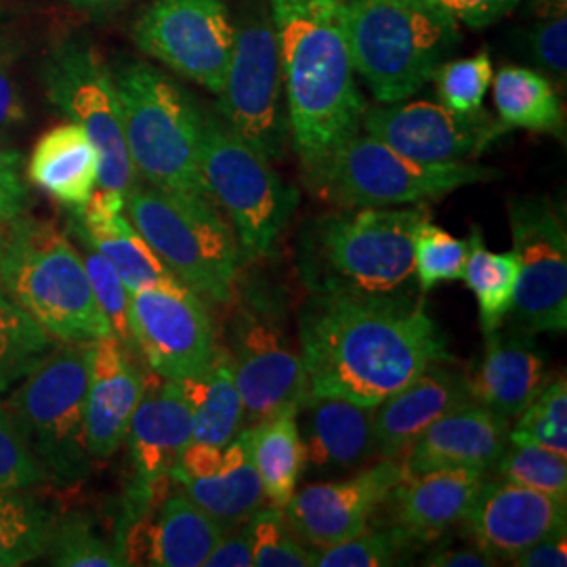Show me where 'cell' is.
Instances as JSON below:
<instances>
[{
    "mask_svg": "<svg viewBox=\"0 0 567 567\" xmlns=\"http://www.w3.org/2000/svg\"><path fill=\"white\" fill-rule=\"evenodd\" d=\"M225 349L243 398L244 426L301 404L309 391L303 360L288 334L282 295L271 284L252 280L244 286Z\"/></svg>",
    "mask_w": 567,
    "mask_h": 567,
    "instance_id": "30bf717a",
    "label": "cell"
},
{
    "mask_svg": "<svg viewBox=\"0 0 567 567\" xmlns=\"http://www.w3.org/2000/svg\"><path fill=\"white\" fill-rule=\"evenodd\" d=\"M305 450V465L324 471H347L377 456L374 405L309 393L295 408Z\"/></svg>",
    "mask_w": 567,
    "mask_h": 567,
    "instance_id": "d4e9b609",
    "label": "cell"
},
{
    "mask_svg": "<svg viewBox=\"0 0 567 567\" xmlns=\"http://www.w3.org/2000/svg\"><path fill=\"white\" fill-rule=\"evenodd\" d=\"M501 177L498 168L484 164L419 163L360 131L330 156L309 187L343 208L408 206Z\"/></svg>",
    "mask_w": 567,
    "mask_h": 567,
    "instance_id": "8fae6325",
    "label": "cell"
},
{
    "mask_svg": "<svg viewBox=\"0 0 567 567\" xmlns=\"http://www.w3.org/2000/svg\"><path fill=\"white\" fill-rule=\"evenodd\" d=\"M28 179L65 208L79 210L100 183V152L79 124L65 122L34 145Z\"/></svg>",
    "mask_w": 567,
    "mask_h": 567,
    "instance_id": "f1b7e54d",
    "label": "cell"
},
{
    "mask_svg": "<svg viewBox=\"0 0 567 567\" xmlns=\"http://www.w3.org/2000/svg\"><path fill=\"white\" fill-rule=\"evenodd\" d=\"M91 343L60 341L7 400L23 444L55 486H79L91 473L93 461L86 452Z\"/></svg>",
    "mask_w": 567,
    "mask_h": 567,
    "instance_id": "ba28073f",
    "label": "cell"
},
{
    "mask_svg": "<svg viewBox=\"0 0 567 567\" xmlns=\"http://www.w3.org/2000/svg\"><path fill=\"white\" fill-rule=\"evenodd\" d=\"M486 473L475 468H437L405 475L391 489L393 526L402 527L419 545L440 540L465 519Z\"/></svg>",
    "mask_w": 567,
    "mask_h": 567,
    "instance_id": "4316f807",
    "label": "cell"
},
{
    "mask_svg": "<svg viewBox=\"0 0 567 567\" xmlns=\"http://www.w3.org/2000/svg\"><path fill=\"white\" fill-rule=\"evenodd\" d=\"M0 288L55 339L112 334L84 271L81 250L60 227L21 215L0 257Z\"/></svg>",
    "mask_w": 567,
    "mask_h": 567,
    "instance_id": "52a82bcc",
    "label": "cell"
},
{
    "mask_svg": "<svg viewBox=\"0 0 567 567\" xmlns=\"http://www.w3.org/2000/svg\"><path fill=\"white\" fill-rule=\"evenodd\" d=\"M429 217L412 208L362 206L326 213L305 225L297 265L309 295H412L414 234Z\"/></svg>",
    "mask_w": 567,
    "mask_h": 567,
    "instance_id": "3957f363",
    "label": "cell"
},
{
    "mask_svg": "<svg viewBox=\"0 0 567 567\" xmlns=\"http://www.w3.org/2000/svg\"><path fill=\"white\" fill-rule=\"evenodd\" d=\"M55 515L32 489L0 492V567L25 566L42 557Z\"/></svg>",
    "mask_w": 567,
    "mask_h": 567,
    "instance_id": "e575fe53",
    "label": "cell"
},
{
    "mask_svg": "<svg viewBox=\"0 0 567 567\" xmlns=\"http://www.w3.org/2000/svg\"><path fill=\"white\" fill-rule=\"evenodd\" d=\"M72 9L82 11V13H91V16H107L114 13L122 7L131 4L133 0H65Z\"/></svg>",
    "mask_w": 567,
    "mask_h": 567,
    "instance_id": "db71d44e",
    "label": "cell"
},
{
    "mask_svg": "<svg viewBox=\"0 0 567 567\" xmlns=\"http://www.w3.org/2000/svg\"><path fill=\"white\" fill-rule=\"evenodd\" d=\"M547 358L534 343V337L508 324L486 334L482 362L466 374L468 391L475 404L492 412L517 419L538 393L548 385Z\"/></svg>",
    "mask_w": 567,
    "mask_h": 567,
    "instance_id": "cb8c5ba5",
    "label": "cell"
},
{
    "mask_svg": "<svg viewBox=\"0 0 567 567\" xmlns=\"http://www.w3.org/2000/svg\"><path fill=\"white\" fill-rule=\"evenodd\" d=\"M511 564L517 567H566L567 566V538L564 534L548 536L545 540L532 545L511 559Z\"/></svg>",
    "mask_w": 567,
    "mask_h": 567,
    "instance_id": "f907efd6",
    "label": "cell"
},
{
    "mask_svg": "<svg viewBox=\"0 0 567 567\" xmlns=\"http://www.w3.org/2000/svg\"><path fill=\"white\" fill-rule=\"evenodd\" d=\"M465 264L466 243L425 217L414 234V276L419 290L426 295L437 284L463 280Z\"/></svg>",
    "mask_w": 567,
    "mask_h": 567,
    "instance_id": "60d3db41",
    "label": "cell"
},
{
    "mask_svg": "<svg viewBox=\"0 0 567 567\" xmlns=\"http://www.w3.org/2000/svg\"><path fill=\"white\" fill-rule=\"evenodd\" d=\"M21 164L20 152L0 143V219L4 221L25 215L30 206V192L21 175Z\"/></svg>",
    "mask_w": 567,
    "mask_h": 567,
    "instance_id": "c3c4849f",
    "label": "cell"
},
{
    "mask_svg": "<svg viewBox=\"0 0 567 567\" xmlns=\"http://www.w3.org/2000/svg\"><path fill=\"white\" fill-rule=\"evenodd\" d=\"M171 477L183 494L208 513L225 532L246 524L248 517L267 503L250 454L248 426H244L240 435L224 447V461L215 473L189 477L171 471Z\"/></svg>",
    "mask_w": 567,
    "mask_h": 567,
    "instance_id": "83f0119b",
    "label": "cell"
},
{
    "mask_svg": "<svg viewBox=\"0 0 567 567\" xmlns=\"http://www.w3.org/2000/svg\"><path fill=\"white\" fill-rule=\"evenodd\" d=\"M276 25L288 131L307 185L362 131L368 110L344 34L343 0H267Z\"/></svg>",
    "mask_w": 567,
    "mask_h": 567,
    "instance_id": "7a4b0ae2",
    "label": "cell"
},
{
    "mask_svg": "<svg viewBox=\"0 0 567 567\" xmlns=\"http://www.w3.org/2000/svg\"><path fill=\"white\" fill-rule=\"evenodd\" d=\"M429 567H489L498 566L494 557H489L486 550L473 545V547H440L429 553L423 561Z\"/></svg>",
    "mask_w": 567,
    "mask_h": 567,
    "instance_id": "f5cc1de1",
    "label": "cell"
},
{
    "mask_svg": "<svg viewBox=\"0 0 567 567\" xmlns=\"http://www.w3.org/2000/svg\"><path fill=\"white\" fill-rule=\"evenodd\" d=\"M419 543L402 527L364 529L362 534L334 547L316 548V566L386 567L405 564Z\"/></svg>",
    "mask_w": 567,
    "mask_h": 567,
    "instance_id": "f35d334b",
    "label": "cell"
},
{
    "mask_svg": "<svg viewBox=\"0 0 567 567\" xmlns=\"http://www.w3.org/2000/svg\"><path fill=\"white\" fill-rule=\"evenodd\" d=\"M309 393L379 405L426 368L454 364L423 297L309 295L299 311Z\"/></svg>",
    "mask_w": 567,
    "mask_h": 567,
    "instance_id": "6da1fadb",
    "label": "cell"
},
{
    "mask_svg": "<svg viewBox=\"0 0 567 567\" xmlns=\"http://www.w3.org/2000/svg\"><path fill=\"white\" fill-rule=\"evenodd\" d=\"M343 21L355 74L381 103L416 95L461 42L458 23L398 0H343Z\"/></svg>",
    "mask_w": 567,
    "mask_h": 567,
    "instance_id": "8992f818",
    "label": "cell"
},
{
    "mask_svg": "<svg viewBox=\"0 0 567 567\" xmlns=\"http://www.w3.org/2000/svg\"><path fill=\"white\" fill-rule=\"evenodd\" d=\"M492 81L498 118L508 128L566 137L564 103L545 74L529 68L507 65Z\"/></svg>",
    "mask_w": 567,
    "mask_h": 567,
    "instance_id": "d6a6232c",
    "label": "cell"
},
{
    "mask_svg": "<svg viewBox=\"0 0 567 567\" xmlns=\"http://www.w3.org/2000/svg\"><path fill=\"white\" fill-rule=\"evenodd\" d=\"M215 112L269 163L282 161L288 112L276 25L267 0H244Z\"/></svg>",
    "mask_w": 567,
    "mask_h": 567,
    "instance_id": "7c38bea8",
    "label": "cell"
},
{
    "mask_svg": "<svg viewBox=\"0 0 567 567\" xmlns=\"http://www.w3.org/2000/svg\"><path fill=\"white\" fill-rule=\"evenodd\" d=\"M532 7L540 18H553L566 13L567 0H532Z\"/></svg>",
    "mask_w": 567,
    "mask_h": 567,
    "instance_id": "11a10c76",
    "label": "cell"
},
{
    "mask_svg": "<svg viewBox=\"0 0 567 567\" xmlns=\"http://www.w3.org/2000/svg\"><path fill=\"white\" fill-rule=\"evenodd\" d=\"M70 229L76 238L91 244L116 267L128 292L179 282L124 213L97 217L72 210Z\"/></svg>",
    "mask_w": 567,
    "mask_h": 567,
    "instance_id": "f546056e",
    "label": "cell"
},
{
    "mask_svg": "<svg viewBox=\"0 0 567 567\" xmlns=\"http://www.w3.org/2000/svg\"><path fill=\"white\" fill-rule=\"evenodd\" d=\"M143 385L145 372L133 349L114 334L91 343L86 389V452L91 461H107L121 450Z\"/></svg>",
    "mask_w": 567,
    "mask_h": 567,
    "instance_id": "44dd1931",
    "label": "cell"
},
{
    "mask_svg": "<svg viewBox=\"0 0 567 567\" xmlns=\"http://www.w3.org/2000/svg\"><path fill=\"white\" fill-rule=\"evenodd\" d=\"M53 566H126L116 538L103 534L97 519L86 511H68L55 515L47 553Z\"/></svg>",
    "mask_w": 567,
    "mask_h": 567,
    "instance_id": "8d00e7d4",
    "label": "cell"
},
{
    "mask_svg": "<svg viewBox=\"0 0 567 567\" xmlns=\"http://www.w3.org/2000/svg\"><path fill=\"white\" fill-rule=\"evenodd\" d=\"M442 18L466 25L473 30H482L511 13L519 0H425Z\"/></svg>",
    "mask_w": 567,
    "mask_h": 567,
    "instance_id": "7dc6e473",
    "label": "cell"
},
{
    "mask_svg": "<svg viewBox=\"0 0 567 567\" xmlns=\"http://www.w3.org/2000/svg\"><path fill=\"white\" fill-rule=\"evenodd\" d=\"M519 276L515 252H492L484 244V234L475 225L466 238V264L463 280L480 305V320L484 334L505 324L513 305V295Z\"/></svg>",
    "mask_w": 567,
    "mask_h": 567,
    "instance_id": "836d02e7",
    "label": "cell"
},
{
    "mask_svg": "<svg viewBox=\"0 0 567 567\" xmlns=\"http://www.w3.org/2000/svg\"><path fill=\"white\" fill-rule=\"evenodd\" d=\"M508 421L489 408L468 402L450 410L414 440L402 456L405 475L437 468L492 473L508 444Z\"/></svg>",
    "mask_w": 567,
    "mask_h": 567,
    "instance_id": "603a6c76",
    "label": "cell"
},
{
    "mask_svg": "<svg viewBox=\"0 0 567 567\" xmlns=\"http://www.w3.org/2000/svg\"><path fill=\"white\" fill-rule=\"evenodd\" d=\"M110 72L137 177L161 189L208 198L200 166L203 105L147 61L118 60Z\"/></svg>",
    "mask_w": 567,
    "mask_h": 567,
    "instance_id": "277c9868",
    "label": "cell"
},
{
    "mask_svg": "<svg viewBox=\"0 0 567 567\" xmlns=\"http://www.w3.org/2000/svg\"><path fill=\"white\" fill-rule=\"evenodd\" d=\"M131 337L137 355L163 379L203 372L217 351V334L203 299L182 282L131 292Z\"/></svg>",
    "mask_w": 567,
    "mask_h": 567,
    "instance_id": "2e32d148",
    "label": "cell"
},
{
    "mask_svg": "<svg viewBox=\"0 0 567 567\" xmlns=\"http://www.w3.org/2000/svg\"><path fill=\"white\" fill-rule=\"evenodd\" d=\"M244 526L250 538L252 566H316V548L305 547L303 540L288 526L282 508L261 507L248 517Z\"/></svg>",
    "mask_w": 567,
    "mask_h": 567,
    "instance_id": "ab89813d",
    "label": "cell"
},
{
    "mask_svg": "<svg viewBox=\"0 0 567 567\" xmlns=\"http://www.w3.org/2000/svg\"><path fill=\"white\" fill-rule=\"evenodd\" d=\"M25 121V107L7 55L0 51V131Z\"/></svg>",
    "mask_w": 567,
    "mask_h": 567,
    "instance_id": "816d5d0a",
    "label": "cell"
},
{
    "mask_svg": "<svg viewBox=\"0 0 567 567\" xmlns=\"http://www.w3.org/2000/svg\"><path fill=\"white\" fill-rule=\"evenodd\" d=\"M47 482V471L23 444L9 408L0 402V492L34 489Z\"/></svg>",
    "mask_w": 567,
    "mask_h": 567,
    "instance_id": "f6af8a7d",
    "label": "cell"
},
{
    "mask_svg": "<svg viewBox=\"0 0 567 567\" xmlns=\"http://www.w3.org/2000/svg\"><path fill=\"white\" fill-rule=\"evenodd\" d=\"M131 34L147 58L213 95L221 93L236 34L225 0H152Z\"/></svg>",
    "mask_w": 567,
    "mask_h": 567,
    "instance_id": "9a60e30c",
    "label": "cell"
},
{
    "mask_svg": "<svg viewBox=\"0 0 567 567\" xmlns=\"http://www.w3.org/2000/svg\"><path fill=\"white\" fill-rule=\"evenodd\" d=\"M42 84L49 103L79 124L100 152L97 187L128 194L137 185L131 163L118 93L110 68L86 37H65L42 61Z\"/></svg>",
    "mask_w": 567,
    "mask_h": 567,
    "instance_id": "4fadbf2b",
    "label": "cell"
},
{
    "mask_svg": "<svg viewBox=\"0 0 567 567\" xmlns=\"http://www.w3.org/2000/svg\"><path fill=\"white\" fill-rule=\"evenodd\" d=\"M398 2H405V4H416V7H426L425 0H398ZM431 9V7H429Z\"/></svg>",
    "mask_w": 567,
    "mask_h": 567,
    "instance_id": "6f0895ef",
    "label": "cell"
},
{
    "mask_svg": "<svg viewBox=\"0 0 567 567\" xmlns=\"http://www.w3.org/2000/svg\"><path fill=\"white\" fill-rule=\"evenodd\" d=\"M204 567H252V548L244 524L225 532L206 557Z\"/></svg>",
    "mask_w": 567,
    "mask_h": 567,
    "instance_id": "681fc988",
    "label": "cell"
},
{
    "mask_svg": "<svg viewBox=\"0 0 567 567\" xmlns=\"http://www.w3.org/2000/svg\"><path fill=\"white\" fill-rule=\"evenodd\" d=\"M81 240V238H79ZM82 244V264L86 278L91 284V290L95 295V301L102 309L103 318L107 320L112 334L121 341L124 347L135 351L133 337H131V292L122 282L116 267L103 257L100 250H95L89 243ZM137 353V351H135Z\"/></svg>",
    "mask_w": 567,
    "mask_h": 567,
    "instance_id": "b9f144b4",
    "label": "cell"
},
{
    "mask_svg": "<svg viewBox=\"0 0 567 567\" xmlns=\"http://www.w3.org/2000/svg\"><path fill=\"white\" fill-rule=\"evenodd\" d=\"M461 524L471 543L501 564L567 532V503L507 480H486Z\"/></svg>",
    "mask_w": 567,
    "mask_h": 567,
    "instance_id": "ffe728a7",
    "label": "cell"
},
{
    "mask_svg": "<svg viewBox=\"0 0 567 567\" xmlns=\"http://www.w3.org/2000/svg\"><path fill=\"white\" fill-rule=\"evenodd\" d=\"M473 402L466 374L446 364L426 368L408 385L374 405V440L379 458H402L414 440L450 410Z\"/></svg>",
    "mask_w": 567,
    "mask_h": 567,
    "instance_id": "484cf974",
    "label": "cell"
},
{
    "mask_svg": "<svg viewBox=\"0 0 567 567\" xmlns=\"http://www.w3.org/2000/svg\"><path fill=\"white\" fill-rule=\"evenodd\" d=\"M250 454L259 473L265 501L271 507L284 508L295 496L303 475L305 450L297 429L295 408L248 426Z\"/></svg>",
    "mask_w": 567,
    "mask_h": 567,
    "instance_id": "1f68e13d",
    "label": "cell"
},
{
    "mask_svg": "<svg viewBox=\"0 0 567 567\" xmlns=\"http://www.w3.org/2000/svg\"><path fill=\"white\" fill-rule=\"evenodd\" d=\"M192 410V442L225 447L244 429V405L225 344L203 372L179 381Z\"/></svg>",
    "mask_w": 567,
    "mask_h": 567,
    "instance_id": "4dcf8cb0",
    "label": "cell"
},
{
    "mask_svg": "<svg viewBox=\"0 0 567 567\" xmlns=\"http://www.w3.org/2000/svg\"><path fill=\"white\" fill-rule=\"evenodd\" d=\"M404 477L402 458H381L349 480L309 484L282 508L286 522L309 547L341 545L368 529Z\"/></svg>",
    "mask_w": 567,
    "mask_h": 567,
    "instance_id": "ac0fdd59",
    "label": "cell"
},
{
    "mask_svg": "<svg viewBox=\"0 0 567 567\" xmlns=\"http://www.w3.org/2000/svg\"><path fill=\"white\" fill-rule=\"evenodd\" d=\"M501 480L545 492L567 503L566 456L511 431L508 444L494 468Z\"/></svg>",
    "mask_w": 567,
    "mask_h": 567,
    "instance_id": "74e56055",
    "label": "cell"
},
{
    "mask_svg": "<svg viewBox=\"0 0 567 567\" xmlns=\"http://www.w3.org/2000/svg\"><path fill=\"white\" fill-rule=\"evenodd\" d=\"M513 431L567 456L566 377L548 381L538 398L517 416Z\"/></svg>",
    "mask_w": 567,
    "mask_h": 567,
    "instance_id": "ee69618b",
    "label": "cell"
},
{
    "mask_svg": "<svg viewBox=\"0 0 567 567\" xmlns=\"http://www.w3.org/2000/svg\"><path fill=\"white\" fill-rule=\"evenodd\" d=\"M519 276L508 311L511 326L536 337L567 330V229L564 210L547 196L508 203Z\"/></svg>",
    "mask_w": 567,
    "mask_h": 567,
    "instance_id": "5bb4252c",
    "label": "cell"
},
{
    "mask_svg": "<svg viewBox=\"0 0 567 567\" xmlns=\"http://www.w3.org/2000/svg\"><path fill=\"white\" fill-rule=\"evenodd\" d=\"M362 131L412 161L444 164L468 163L482 156L511 128L486 110L461 114L444 103L404 100L368 107Z\"/></svg>",
    "mask_w": 567,
    "mask_h": 567,
    "instance_id": "e0dca14e",
    "label": "cell"
},
{
    "mask_svg": "<svg viewBox=\"0 0 567 567\" xmlns=\"http://www.w3.org/2000/svg\"><path fill=\"white\" fill-rule=\"evenodd\" d=\"M200 166L208 198L224 208L236 234L240 259L267 257L299 206V192L215 110H204Z\"/></svg>",
    "mask_w": 567,
    "mask_h": 567,
    "instance_id": "9c48e42d",
    "label": "cell"
},
{
    "mask_svg": "<svg viewBox=\"0 0 567 567\" xmlns=\"http://www.w3.org/2000/svg\"><path fill=\"white\" fill-rule=\"evenodd\" d=\"M492 79L494 70L486 51L465 60L444 61L433 76L440 103L461 114L484 110Z\"/></svg>",
    "mask_w": 567,
    "mask_h": 567,
    "instance_id": "7bdbcfd3",
    "label": "cell"
},
{
    "mask_svg": "<svg viewBox=\"0 0 567 567\" xmlns=\"http://www.w3.org/2000/svg\"><path fill=\"white\" fill-rule=\"evenodd\" d=\"M527 49L534 61L548 74L566 82L567 74V16H553L538 21L527 34Z\"/></svg>",
    "mask_w": 567,
    "mask_h": 567,
    "instance_id": "bcb514c9",
    "label": "cell"
},
{
    "mask_svg": "<svg viewBox=\"0 0 567 567\" xmlns=\"http://www.w3.org/2000/svg\"><path fill=\"white\" fill-rule=\"evenodd\" d=\"M192 442V410L179 381L145 372L142 400L133 412L124 444L133 466V484L126 498L140 505L161 496L163 477L179 465Z\"/></svg>",
    "mask_w": 567,
    "mask_h": 567,
    "instance_id": "d6986e66",
    "label": "cell"
},
{
    "mask_svg": "<svg viewBox=\"0 0 567 567\" xmlns=\"http://www.w3.org/2000/svg\"><path fill=\"white\" fill-rule=\"evenodd\" d=\"M124 215L204 303H234L243 259L231 224L210 198L145 183L126 194Z\"/></svg>",
    "mask_w": 567,
    "mask_h": 567,
    "instance_id": "5b68a950",
    "label": "cell"
},
{
    "mask_svg": "<svg viewBox=\"0 0 567 567\" xmlns=\"http://www.w3.org/2000/svg\"><path fill=\"white\" fill-rule=\"evenodd\" d=\"M225 529L182 489L168 492L126 527L122 555L126 566L203 567Z\"/></svg>",
    "mask_w": 567,
    "mask_h": 567,
    "instance_id": "7402d4cb",
    "label": "cell"
},
{
    "mask_svg": "<svg viewBox=\"0 0 567 567\" xmlns=\"http://www.w3.org/2000/svg\"><path fill=\"white\" fill-rule=\"evenodd\" d=\"M11 224H13V221L0 219V257H2V252H4V248H7V244H9V238H11Z\"/></svg>",
    "mask_w": 567,
    "mask_h": 567,
    "instance_id": "9f6ffc18",
    "label": "cell"
},
{
    "mask_svg": "<svg viewBox=\"0 0 567 567\" xmlns=\"http://www.w3.org/2000/svg\"><path fill=\"white\" fill-rule=\"evenodd\" d=\"M58 343L0 288V395L25 379Z\"/></svg>",
    "mask_w": 567,
    "mask_h": 567,
    "instance_id": "d590c367",
    "label": "cell"
}]
</instances>
